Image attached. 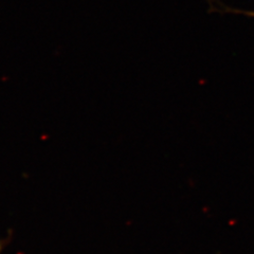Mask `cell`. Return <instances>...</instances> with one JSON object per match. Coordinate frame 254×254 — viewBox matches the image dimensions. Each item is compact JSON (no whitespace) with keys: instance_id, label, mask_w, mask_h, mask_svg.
Here are the masks:
<instances>
[{"instance_id":"1","label":"cell","mask_w":254,"mask_h":254,"mask_svg":"<svg viewBox=\"0 0 254 254\" xmlns=\"http://www.w3.org/2000/svg\"><path fill=\"white\" fill-rule=\"evenodd\" d=\"M235 13H241V14H244V15H247V16H250V17H254V12H251V11H235Z\"/></svg>"}]
</instances>
